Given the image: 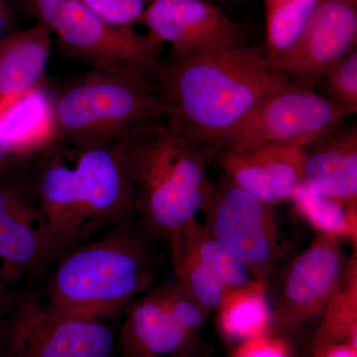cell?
Segmentation results:
<instances>
[{
    "label": "cell",
    "instance_id": "obj_1",
    "mask_svg": "<svg viewBox=\"0 0 357 357\" xmlns=\"http://www.w3.org/2000/svg\"><path fill=\"white\" fill-rule=\"evenodd\" d=\"M171 130L217 151L270 93L290 84L264 48L236 45L162 66L152 79Z\"/></svg>",
    "mask_w": 357,
    "mask_h": 357
},
{
    "label": "cell",
    "instance_id": "obj_2",
    "mask_svg": "<svg viewBox=\"0 0 357 357\" xmlns=\"http://www.w3.org/2000/svg\"><path fill=\"white\" fill-rule=\"evenodd\" d=\"M37 156L32 199L63 255L98 230L136 218L132 183L116 143L51 145Z\"/></svg>",
    "mask_w": 357,
    "mask_h": 357
},
{
    "label": "cell",
    "instance_id": "obj_3",
    "mask_svg": "<svg viewBox=\"0 0 357 357\" xmlns=\"http://www.w3.org/2000/svg\"><path fill=\"white\" fill-rule=\"evenodd\" d=\"M137 217L110 227L100 238L70 249L56 260L45 300L75 318H115L153 285L156 241Z\"/></svg>",
    "mask_w": 357,
    "mask_h": 357
},
{
    "label": "cell",
    "instance_id": "obj_4",
    "mask_svg": "<svg viewBox=\"0 0 357 357\" xmlns=\"http://www.w3.org/2000/svg\"><path fill=\"white\" fill-rule=\"evenodd\" d=\"M116 144L132 183L136 217L155 238L168 241L196 220L215 189L204 152L164 119L141 126Z\"/></svg>",
    "mask_w": 357,
    "mask_h": 357
},
{
    "label": "cell",
    "instance_id": "obj_5",
    "mask_svg": "<svg viewBox=\"0 0 357 357\" xmlns=\"http://www.w3.org/2000/svg\"><path fill=\"white\" fill-rule=\"evenodd\" d=\"M47 93L50 145L114 144L141 126L163 119L152 79L136 70L91 67Z\"/></svg>",
    "mask_w": 357,
    "mask_h": 357
},
{
    "label": "cell",
    "instance_id": "obj_6",
    "mask_svg": "<svg viewBox=\"0 0 357 357\" xmlns=\"http://www.w3.org/2000/svg\"><path fill=\"white\" fill-rule=\"evenodd\" d=\"M37 20L57 37L65 57L93 68L128 69L153 79L161 70L163 45L133 26L110 24L79 0H24Z\"/></svg>",
    "mask_w": 357,
    "mask_h": 357
},
{
    "label": "cell",
    "instance_id": "obj_7",
    "mask_svg": "<svg viewBox=\"0 0 357 357\" xmlns=\"http://www.w3.org/2000/svg\"><path fill=\"white\" fill-rule=\"evenodd\" d=\"M356 261V255L347 257L337 236L317 234L275 281L268 282L271 333L285 338L321 317Z\"/></svg>",
    "mask_w": 357,
    "mask_h": 357
},
{
    "label": "cell",
    "instance_id": "obj_8",
    "mask_svg": "<svg viewBox=\"0 0 357 357\" xmlns=\"http://www.w3.org/2000/svg\"><path fill=\"white\" fill-rule=\"evenodd\" d=\"M114 349L107 323L70 317L29 292L0 321L1 357H112Z\"/></svg>",
    "mask_w": 357,
    "mask_h": 357
},
{
    "label": "cell",
    "instance_id": "obj_9",
    "mask_svg": "<svg viewBox=\"0 0 357 357\" xmlns=\"http://www.w3.org/2000/svg\"><path fill=\"white\" fill-rule=\"evenodd\" d=\"M202 213L211 236L266 288L283 253L273 204L225 178L215 185Z\"/></svg>",
    "mask_w": 357,
    "mask_h": 357
},
{
    "label": "cell",
    "instance_id": "obj_10",
    "mask_svg": "<svg viewBox=\"0 0 357 357\" xmlns=\"http://www.w3.org/2000/svg\"><path fill=\"white\" fill-rule=\"evenodd\" d=\"M347 117L326 96L290 84L266 96L217 151L260 145L306 149L344 126Z\"/></svg>",
    "mask_w": 357,
    "mask_h": 357
},
{
    "label": "cell",
    "instance_id": "obj_11",
    "mask_svg": "<svg viewBox=\"0 0 357 357\" xmlns=\"http://www.w3.org/2000/svg\"><path fill=\"white\" fill-rule=\"evenodd\" d=\"M356 41L357 0H319L302 37L277 68L291 84L314 89Z\"/></svg>",
    "mask_w": 357,
    "mask_h": 357
},
{
    "label": "cell",
    "instance_id": "obj_12",
    "mask_svg": "<svg viewBox=\"0 0 357 357\" xmlns=\"http://www.w3.org/2000/svg\"><path fill=\"white\" fill-rule=\"evenodd\" d=\"M138 24L171 45L176 58L243 44V26L208 0H155Z\"/></svg>",
    "mask_w": 357,
    "mask_h": 357
},
{
    "label": "cell",
    "instance_id": "obj_13",
    "mask_svg": "<svg viewBox=\"0 0 357 357\" xmlns=\"http://www.w3.org/2000/svg\"><path fill=\"white\" fill-rule=\"evenodd\" d=\"M215 153L225 180L265 203L289 201L302 184L304 148L260 145Z\"/></svg>",
    "mask_w": 357,
    "mask_h": 357
},
{
    "label": "cell",
    "instance_id": "obj_14",
    "mask_svg": "<svg viewBox=\"0 0 357 357\" xmlns=\"http://www.w3.org/2000/svg\"><path fill=\"white\" fill-rule=\"evenodd\" d=\"M62 255L34 201L0 183V257L35 279Z\"/></svg>",
    "mask_w": 357,
    "mask_h": 357
},
{
    "label": "cell",
    "instance_id": "obj_15",
    "mask_svg": "<svg viewBox=\"0 0 357 357\" xmlns=\"http://www.w3.org/2000/svg\"><path fill=\"white\" fill-rule=\"evenodd\" d=\"M305 152L302 184L319 196L357 206L356 126H340Z\"/></svg>",
    "mask_w": 357,
    "mask_h": 357
},
{
    "label": "cell",
    "instance_id": "obj_16",
    "mask_svg": "<svg viewBox=\"0 0 357 357\" xmlns=\"http://www.w3.org/2000/svg\"><path fill=\"white\" fill-rule=\"evenodd\" d=\"M53 32L43 21L0 38V110L45 86Z\"/></svg>",
    "mask_w": 357,
    "mask_h": 357
},
{
    "label": "cell",
    "instance_id": "obj_17",
    "mask_svg": "<svg viewBox=\"0 0 357 357\" xmlns=\"http://www.w3.org/2000/svg\"><path fill=\"white\" fill-rule=\"evenodd\" d=\"M191 342L154 287L129 305L119 349L122 357H174L183 354Z\"/></svg>",
    "mask_w": 357,
    "mask_h": 357
},
{
    "label": "cell",
    "instance_id": "obj_18",
    "mask_svg": "<svg viewBox=\"0 0 357 357\" xmlns=\"http://www.w3.org/2000/svg\"><path fill=\"white\" fill-rule=\"evenodd\" d=\"M0 121L16 159L41 153L51 142V110L46 84L0 110Z\"/></svg>",
    "mask_w": 357,
    "mask_h": 357
},
{
    "label": "cell",
    "instance_id": "obj_19",
    "mask_svg": "<svg viewBox=\"0 0 357 357\" xmlns=\"http://www.w3.org/2000/svg\"><path fill=\"white\" fill-rule=\"evenodd\" d=\"M218 328L225 337L243 340L271 333L266 288L252 281L223 293L217 309Z\"/></svg>",
    "mask_w": 357,
    "mask_h": 357
},
{
    "label": "cell",
    "instance_id": "obj_20",
    "mask_svg": "<svg viewBox=\"0 0 357 357\" xmlns=\"http://www.w3.org/2000/svg\"><path fill=\"white\" fill-rule=\"evenodd\" d=\"M319 2V0H265L264 50L276 67L302 37Z\"/></svg>",
    "mask_w": 357,
    "mask_h": 357
},
{
    "label": "cell",
    "instance_id": "obj_21",
    "mask_svg": "<svg viewBox=\"0 0 357 357\" xmlns=\"http://www.w3.org/2000/svg\"><path fill=\"white\" fill-rule=\"evenodd\" d=\"M167 243L176 280L202 306L215 311L227 289L225 284L199 258L180 229Z\"/></svg>",
    "mask_w": 357,
    "mask_h": 357
},
{
    "label": "cell",
    "instance_id": "obj_22",
    "mask_svg": "<svg viewBox=\"0 0 357 357\" xmlns=\"http://www.w3.org/2000/svg\"><path fill=\"white\" fill-rule=\"evenodd\" d=\"M294 211L318 234L357 243V206H347L335 199L319 196L301 184L291 199Z\"/></svg>",
    "mask_w": 357,
    "mask_h": 357
},
{
    "label": "cell",
    "instance_id": "obj_23",
    "mask_svg": "<svg viewBox=\"0 0 357 357\" xmlns=\"http://www.w3.org/2000/svg\"><path fill=\"white\" fill-rule=\"evenodd\" d=\"M321 318L310 351L337 342L357 345V261Z\"/></svg>",
    "mask_w": 357,
    "mask_h": 357
},
{
    "label": "cell",
    "instance_id": "obj_24",
    "mask_svg": "<svg viewBox=\"0 0 357 357\" xmlns=\"http://www.w3.org/2000/svg\"><path fill=\"white\" fill-rule=\"evenodd\" d=\"M180 230L197 255L217 275L225 287H239L255 281L248 270L218 243L206 225L197 218L181 227Z\"/></svg>",
    "mask_w": 357,
    "mask_h": 357
},
{
    "label": "cell",
    "instance_id": "obj_25",
    "mask_svg": "<svg viewBox=\"0 0 357 357\" xmlns=\"http://www.w3.org/2000/svg\"><path fill=\"white\" fill-rule=\"evenodd\" d=\"M164 306L185 335L191 340L201 332L211 312L194 299L177 280L155 287Z\"/></svg>",
    "mask_w": 357,
    "mask_h": 357
},
{
    "label": "cell",
    "instance_id": "obj_26",
    "mask_svg": "<svg viewBox=\"0 0 357 357\" xmlns=\"http://www.w3.org/2000/svg\"><path fill=\"white\" fill-rule=\"evenodd\" d=\"M326 98L347 115L357 112V48L326 73Z\"/></svg>",
    "mask_w": 357,
    "mask_h": 357
},
{
    "label": "cell",
    "instance_id": "obj_27",
    "mask_svg": "<svg viewBox=\"0 0 357 357\" xmlns=\"http://www.w3.org/2000/svg\"><path fill=\"white\" fill-rule=\"evenodd\" d=\"M103 20L116 26L138 24L155 0H79Z\"/></svg>",
    "mask_w": 357,
    "mask_h": 357
},
{
    "label": "cell",
    "instance_id": "obj_28",
    "mask_svg": "<svg viewBox=\"0 0 357 357\" xmlns=\"http://www.w3.org/2000/svg\"><path fill=\"white\" fill-rule=\"evenodd\" d=\"M231 357H292V354L285 338L268 333L241 342Z\"/></svg>",
    "mask_w": 357,
    "mask_h": 357
},
{
    "label": "cell",
    "instance_id": "obj_29",
    "mask_svg": "<svg viewBox=\"0 0 357 357\" xmlns=\"http://www.w3.org/2000/svg\"><path fill=\"white\" fill-rule=\"evenodd\" d=\"M312 357H357V345L337 342L318 347L311 351Z\"/></svg>",
    "mask_w": 357,
    "mask_h": 357
},
{
    "label": "cell",
    "instance_id": "obj_30",
    "mask_svg": "<svg viewBox=\"0 0 357 357\" xmlns=\"http://www.w3.org/2000/svg\"><path fill=\"white\" fill-rule=\"evenodd\" d=\"M15 159L13 148L7 139L3 128H2L1 121H0V175Z\"/></svg>",
    "mask_w": 357,
    "mask_h": 357
},
{
    "label": "cell",
    "instance_id": "obj_31",
    "mask_svg": "<svg viewBox=\"0 0 357 357\" xmlns=\"http://www.w3.org/2000/svg\"><path fill=\"white\" fill-rule=\"evenodd\" d=\"M14 14L10 0H0V38L6 36L13 27Z\"/></svg>",
    "mask_w": 357,
    "mask_h": 357
},
{
    "label": "cell",
    "instance_id": "obj_32",
    "mask_svg": "<svg viewBox=\"0 0 357 357\" xmlns=\"http://www.w3.org/2000/svg\"><path fill=\"white\" fill-rule=\"evenodd\" d=\"M15 296L4 285L3 281L0 278V321L8 314L13 307V300Z\"/></svg>",
    "mask_w": 357,
    "mask_h": 357
},
{
    "label": "cell",
    "instance_id": "obj_33",
    "mask_svg": "<svg viewBox=\"0 0 357 357\" xmlns=\"http://www.w3.org/2000/svg\"><path fill=\"white\" fill-rule=\"evenodd\" d=\"M0 357H1V356H0Z\"/></svg>",
    "mask_w": 357,
    "mask_h": 357
}]
</instances>
